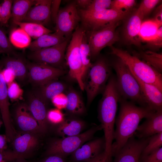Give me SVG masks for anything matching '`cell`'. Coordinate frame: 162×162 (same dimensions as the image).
<instances>
[{
	"instance_id": "cell-21",
	"label": "cell",
	"mask_w": 162,
	"mask_h": 162,
	"mask_svg": "<svg viewBox=\"0 0 162 162\" xmlns=\"http://www.w3.org/2000/svg\"><path fill=\"white\" fill-rule=\"evenodd\" d=\"M17 124L20 128L26 131H40L38 124L26 105L22 104L16 108L15 112Z\"/></svg>"
},
{
	"instance_id": "cell-22",
	"label": "cell",
	"mask_w": 162,
	"mask_h": 162,
	"mask_svg": "<svg viewBox=\"0 0 162 162\" xmlns=\"http://www.w3.org/2000/svg\"><path fill=\"white\" fill-rule=\"evenodd\" d=\"M0 62L2 67L10 70L18 80L23 81L28 78L26 62L21 58L8 56L3 58Z\"/></svg>"
},
{
	"instance_id": "cell-28",
	"label": "cell",
	"mask_w": 162,
	"mask_h": 162,
	"mask_svg": "<svg viewBox=\"0 0 162 162\" xmlns=\"http://www.w3.org/2000/svg\"><path fill=\"white\" fill-rule=\"evenodd\" d=\"M9 39L13 46L19 49L28 47L31 43V38L20 27L13 29Z\"/></svg>"
},
{
	"instance_id": "cell-31",
	"label": "cell",
	"mask_w": 162,
	"mask_h": 162,
	"mask_svg": "<svg viewBox=\"0 0 162 162\" xmlns=\"http://www.w3.org/2000/svg\"><path fill=\"white\" fill-rule=\"evenodd\" d=\"M142 59L143 61L148 64L159 73L162 72V54L150 50L141 51L134 55Z\"/></svg>"
},
{
	"instance_id": "cell-23",
	"label": "cell",
	"mask_w": 162,
	"mask_h": 162,
	"mask_svg": "<svg viewBox=\"0 0 162 162\" xmlns=\"http://www.w3.org/2000/svg\"><path fill=\"white\" fill-rule=\"evenodd\" d=\"M86 126L82 121L73 118L64 119L59 124L57 131L62 138H65L79 134Z\"/></svg>"
},
{
	"instance_id": "cell-5",
	"label": "cell",
	"mask_w": 162,
	"mask_h": 162,
	"mask_svg": "<svg viewBox=\"0 0 162 162\" xmlns=\"http://www.w3.org/2000/svg\"><path fill=\"white\" fill-rule=\"evenodd\" d=\"M86 31L83 27H77L72 35L65 56L66 64L69 68V76L71 79L77 82L82 91L84 90L81 76L82 65L80 48Z\"/></svg>"
},
{
	"instance_id": "cell-7",
	"label": "cell",
	"mask_w": 162,
	"mask_h": 162,
	"mask_svg": "<svg viewBox=\"0 0 162 162\" xmlns=\"http://www.w3.org/2000/svg\"><path fill=\"white\" fill-rule=\"evenodd\" d=\"M101 129V124L96 125L77 135L57 139L51 144L47 154L64 158L72 154L81 145L92 139L97 131Z\"/></svg>"
},
{
	"instance_id": "cell-12",
	"label": "cell",
	"mask_w": 162,
	"mask_h": 162,
	"mask_svg": "<svg viewBox=\"0 0 162 162\" xmlns=\"http://www.w3.org/2000/svg\"><path fill=\"white\" fill-rule=\"evenodd\" d=\"M149 138L136 139L133 136L115 155L114 162H140L141 154Z\"/></svg>"
},
{
	"instance_id": "cell-3",
	"label": "cell",
	"mask_w": 162,
	"mask_h": 162,
	"mask_svg": "<svg viewBox=\"0 0 162 162\" xmlns=\"http://www.w3.org/2000/svg\"><path fill=\"white\" fill-rule=\"evenodd\" d=\"M112 64L116 73L117 86L121 97L147 107L139 84L128 66L118 57Z\"/></svg>"
},
{
	"instance_id": "cell-33",
	"label": "cell",
	"mask_w": 162,
	"mask_h": 162,
	"mask_svg": "<svg viewBox=\"0 0 162 162\" xmlns=\"http://www.w3.org/2000/svg\"><path fill=\"white\" fill-rule=\"evenodd\" d=\"M162 132L149 137L148 143L144 149L141 155H148L162 147Z\"/></svg>"
},
{
	"instance_id": "cell-54",
	"label": "cell",
	"mask_w": 162,
	"mask_h": 162,
	"mask_svg": "<svg viewBox=\"0 0 162 162\" xmlns=\"http://www.w3.org/2000/svg\"><path fill=\"white\" fill-rule=\"evenodd\" d=\"M2 162H5V161H3Z\"/></svg>"
},
{
	"instance_id": "cell-37",
	"label": "cell",
	"mask_w": 162,
	"mask_h": 162,
	"mask_svg": "<svg viewBox=\"0 0 162 162\" xmlns=\"http://www.w3.org/2000/svg\"><path fill=\"white\" fill-rule=\"evenodd\" d=\"M134 0H112L110 8L118 10L129 11L136 4Z\"/></svg>"
},
{
	"instance_id": "cell-41",
	"label": "cell",
	"mask_w": 162,
	"mask_h": 162,
	"mask_svg": "<svg viewBox=\"0 0 162 162\" xmlns=\"http://www.w3.org/2000/svg\"><path fill=\"white\" fill-rule=\"evenodd\" d=\"M141 162H162V147L144 156L141 155Z\"/></svg>"
},
{
	"instance_id": "cell-38",
	"label": "cell",
	"mask_w": 162,
	"mask_h": 162,
	"mask_svg": "<svg viewBox=\"0 0 162 162\" xmlns=\"http://www.w3.org/2000/svg\"><path fill=\"white\" fill-rule=\"evenodd\" d=\"M13 46L4 31L0 28V53L10 54L13 52Z\"/></svg>"
},
{
	"instance_id": "cell-19",
	"label": "cell",
	"mask_w": 162,
	"mask_h": 162,
	"mask_svg": "<svg viewBox=\"0 0 162 162\" xmlns=\"http://www.w3.org/2000/svg\"><path fill=\"white\" fill-rule=\"evenodd\" d=\"M29 98V110L37 122L40 132H44L47 129L46 104L34 93Z\"/></svg>"
},
{
	"instance_id": "cell-29",
	"label": "cell",
	"mask_w": 162,
	"mask_h": 162,
	"mask_svg": "<svg viewBox=\"0 0 162 162\" xmlns=\"http://www.w3.org/2000/svg\"><path fill=\"white\" fill-rule=\"evenodd\" d=\"M80 52L82 65L81 76L83 81L88 70L92 65L90 48L86 32L81 42Z\"/></svg>"
},
{
	"instance_id": "cell-34",
	"label": "cell",
	"mask_w": 162,
	"mask_h": 162,
	"mask_svg": "<svg viewBox=\"0 0 162 162\" xmlns=\"http://www.w3.org/2000/svg\"><path fill=\"white\" fill-rule=\"evenodd\" d=\"M13 1L11 0H5L1 4L0 24L1 26L5 25L11 18Z\"/></svg>"
},
{
	"instance_id": "cell-44",
	"label": "cell",
	"mask_w": 162,
	"mask_h": 162,
	"mask_svg": "<svg viewBox=\"0 0 162 162\" xmlns=\"http://www.w3.org/2000/svg\"><path fill=\"white\" fill-rule=\"evenodd\" d=\"M61 0H52L50 7L51 19L55 23L59 10Z\"/></svg>"
},
{
	"instance_id": "cell-53",
	"label": "cell",
	"mask_w": 162,
	"mask_h": 162,
	"mask_svg": "<svg viewBox=\"0 0 162 162\" xmlns=\"http://www.w3.org/2000/svg\"><path fill=\"white\" fill-rule=\"evenodd\" d=\"M1 4H0V12H1Z\"/></svg>"
},
{
	"instance_id": "cell-51",
	"label": "cell",
	"mask_w": 162,
	"mask_h": 162,
	"mask_svg": "<svg viewBox=\"0 0 162 162\" xmlns=\"http://www.w3.org/2000/svg\"><path fill=\"white\" fill-rule=\"evenodd\" d=\"M6 136L0 134V152L5 151L7 148V141Z\"/></svg>"
},
{
	"instance_id": "cell-17",
	"label": "cell",
	"mask_w": 162,
	"mask_h": 162,
	"mask_svg": "<svg viewBox=\"0 0 162 162\" xmlns=\"http://www.w3.org/2000/svg\"><path fill=\"white\" fill-rule=\"evenodd\" d=\"M52 0H37L30 9L22 22H31L44 26L51 20Z\"/></svg>"
},
{
	"instance_id": "cell-43",
	"label": "cell",
	"mask_w": 162,
	"mask_h": 162,
	"mask_svg": "<svg viewBox=\"0 0 162 162\" xmlns=\"http://www.w3.org/2000/svg\"><path fill=\"white\" fill-rule=\"evenodd\" d=\"M148 45L151 48L159 49L162 46V26L158 29L154 38L148 43Z\"/></svg>"
},
{
	"instance_id": "cell-39",
	"label": "cell",
	"mask_w": 162,
	"mask_h": 162,
	"mask_svg": "<svg viewBox=\"0 0 162 162\" xmlns=\"http://www.w3.org/2000/svg\"><path fill=\"white\" fill-rule=\"evenodd\" d=\"M47 120L54 124H60L64 119V116L61 110L57 108L49 110L47 113Z\"/></svg>"
},
{
	"instance_id": "cell-30",
	"label": "cell",
	"mask_w": 162,
	"mask_h": 162,
	"mask_svg": "<svg viewBox=\"0 0 162 162\" xmlns=\"http://www.w3.org/2000/svg\"><path fill=\"white\" fill-rule=\"evenodd\" d=\"M14 24L18 26L29 36L35 40L40 36L52 32L42 25L38 24L26 22H16Z\"/></svg>"
},
{
	"instance_id": "cell-24",
	"label": "cell",
	"mask_w": 162,
	"mask_h": 162,
	"mask_svg": "<svg viewBox=\"0 0 162 162\" xmlns=\"http://www.w3.org/2000/svg\"><path fill=\"white\" fill-rule=\"evenodd\" d=\"M67 39L56 32L45 34L31 42L28 48L34 52L60 44Z\"/></svg>"
},
{
	"instance_id": "cell-11",
	"label": "cell",
	"mask_w": 162,
	"mask_h": 162,
	"mask_svg": "<svg viewBox=\"0 0 162 162\" xmlns=\"http://www.w3.org/2000/svg\"><path fill=\"white\" fill-rule=\"evenodd\" d=\"M28 78L34 85L39 86L64 75L65 71L48 64L26 62Z\"/></svg>"
},
{
	"instance_id": "cell-18",
	"label": "cell",
	"mask_w": 162,
	"mask_h": 162,
	"mask_svg": "<svg viewBox=\"0 0 162 162\" xmlns=\"http://www.w3.org/2000/svg\"><path fill=\"white\" fill-rule=\"evenodd\" d=\"M135 78L139 84L146 107L153 111L162 110V92L156 86Z\"/></svg>"
},
{
	"instance_id": "cell-40",
	"label": "cell",
	"mask_w": 162,
	"mask_h": 162,
	"mask_svg": "<svg viewBox=\"0 0 162 162\" xmlns=\"http://www.w3.org/2000/svg\"><path fill=\"white\" fill-rule=\"evenodd\" d=\"M7 85L9 98L13 100H16L19 99L22 95L23 91L16 83L13 81Z\"/></svg>"
},
{
	"instance_id": "cell-14",
	"label": "cell",
	"mask_w": 162,
	"mask_h": 162,
	"mask_svg": "<svg viewBox=\"0 0 162 162\" xmlns=\"http://www.w3.org/2000/svg\"><path fill=\"white\" fill-rule=\"evenodd\" d=\"M146 118L134 134L138 139L147 138L162 132V110L152 111Z\"/></svg>"
},
{
	"instance_id": "cell-35",
	"label": "cell",
	"mask_w": 162,
	"mask_h": 162,
	"mask_svg": "<svg viewBox=\"0 0 162 162\" xmlns=\"http://www.w3.org/2000/svg\"><path fill=\"white\" fill-rule=\"evenodd\" d=\"M161 1L160 0H143L141 2L137 10L144 18L149 14Z\"/></svg>"
},
{
	"instance_id": "cell-25",
	"label": "cell",
	"mask_w": 162,
	"mask_h": 162,
	"mask_svg": "<svg viewBox=\"0 0 162 162\" xmlns=\"http://www.w3.org/2000/svg\"><path fill=\"white\" fill-rule=\"evenodd\" d=\"M67 103L65 109L67 112L74 115H80L86 112L83 101L79 94L75 90L70 88L66 94Z\"/></svg>"
},
{
	"instance_id": "cell-36",
	"label": "cell",
	"mask_w": 162,
	"mask_h": 162,
	"mask_svg": "<svg viewBox=\"0 0 162 162\" xmlns=\"http://www.w3.org/2000/svg\"><path fill=\"white\" fill-rule=\"evenodd\" d=\"M111 2V0H92L90 5L85 10L89 11L98 12L110 9Z\"/></svg>"
},
{
	"instance_id": "cell-48",
	"label": "cell",
	"mask_w": 162,
	"mask_h": 162,
	"mask_svg": "<svg viewBox=\"0 0 162 162\" xmlns=\"http://www.w3.org/2000/svg\"><path fill=\"white\" fill-rule=\"evenodd\" d=\"M41 162H65L64 158L57 155H52Z\"/></svg>"
},
{
	"instance_id": "cell-20",
	"label": "cell",
	"mask_w": 162,
	"mask_h": 162,
	"mask_svg": "<svg viewBox=\"0 0 162 162\" xmlns=\"http://www.w3.org/2000/svg\"><path fill=\"white\" fill-rule=\"evenodd\" d=\"M38 87V89L33 93L46 104L51 101L56 95L63 93L66 88L64 83L57 79Z\"/></svg>"
},
{
	"instance_id": "cell-9",
	"label": "cell",
	"mask_w": 162,
	"mask_h": 162,
	"mask_svg": "<svg viewBox=\"0 0 162 162\" xmlns=\"http://www.w3.org/2000/svg\"><path fill=\"white\" fill-rule=\"evenodd\" d=\"M80 20L75 2H72L59 9L55 22V32L66 38H70Z\"/></svg>"
},
{
	"instance_id": "cell-15",
	"label": "cell",
	"mask_w": 162,
	"mask_h": 162,
	"mask_svg": "<svg viewBox=\"0 0 162 162\" xmlns=\"http://www.w3.org/2000/svg\"><path fill=\"white\" fill-rule=\"evenodd\" d=\"M105 149L104 136L83 144L72 154V158L75 162H87L101 153Z\"/></svg>"
},
{
	"instance_id": "cell-26",
	"label": "cell",
	"mask_w": 162,
	"mask_h": 162,
	"mask_svg": "<svg viewBox=\"0 0 162 162\" xmlns=\"http://www.w3.org/2000/svg\"><path fill=\"white\" fill-rule=\"evenodd\" d=\"M35 0H16L13 1L11 18L14 23L22 22L30 8L35 3Z\"/></svg>"
},
{
	"instance_id": "cell-13",
	"label": "cell",
	"mask_w": 162,
	"mask_h": 162,
	"mask_svg": "<svg viewBox=\"0 0 162 162\" xmlns=\"http://www.w3.org/2000/svg\"><path fill=\"white\" fill-rule=\"evenodd\" d=\"M144 18L137 9L130 13L125 19L123 35L130 44L139 46L142 41L140 32Z\"/></svg>"
},
{
	"instance_id": "cell-49",
	"label": "cell",
	"mask_w": 162,
	"mask_h": 162,
	"mask_svg": "<svg viewBox=\"0 0 162 162\" xmlns=\"http://www.w3.org/2000/svg\"><path fill=\"white\" fill-rule=\"evenodd\" d=\"M14 157L13 154L6 151L0 152V162L3 161L7 162V161L11 160Z\"/></svg>"
},
{
	"instance_id": "cell-45",
	"label": "cell",
	"mask_w": 162,
	"mask_h": 162,
	"mask_svg": "<svg viewBox=\"0 0 162 162\" xmlns=\"http://www.w3.org/2000/svg\"><path fill=\"white\" fill-rule=\"evenodd\" d=\"M2 73L7 85L13 81L15 76L10 70L4 68L2 70Z\"/></svg>"
},
{
	"instance_id": "cell-8",
	"label": "cell",
	"mask_w": 162,
	"mask_h": 162,
	"mask_svg": "<svg viewBox=\"0 0 162 162\" xmlns=\"http://www.w3.org/2000/svg\"><path fill=\"white\" fill-rule=\"evenodd\" d=\"M120 21L115 22L95 30L89 32L88 43L92 58H95L105 47L112 46L119 39L116 29Z\"/></svg>"
},
{
	"instance_id": "cell-42",
	"label": "cell",
	"mask_w": 162,
	"mask_h": 162,
	"mask_svg": "<svg viewBox=\"0 0 162 162\" xmlns=\"http://www.w3.org/2000/svg\"><path fill=\"white\" fill-rule=\"evenodd\" d=\"M51 101L56 108L61 110L65 109L67 103L66 95L61 93L55 96Z\"/></svg>"
},
{
	"instance_id": "cell-16",
	"label": "cell",
	"mask_w": 162,
	"mask_h": 162,
	"mask_svg": "<svg viewBox=\"0 0 162 162\" xmlns=\"http://www.w3.org/2000/svg\"><path fill=\"white\" fill-rule=\"evenodd\" d=\"M0 62V110L5 129L6 136L12 138L15 131L12 124L9 111V102L8 94L7 85L2 74Z\"/></svg>"
},
{
	"instance_id": "cell-1",
	"label": "cell",
	"mask_w": 162,
	"mask_h": 162,
	"mask_svg": "<svg viewBox=\"0 0 162 162\" xmlns=\"http://www.w3.org/2000/svg\"><path fill=\"white\" fill-rule=\"evenodd\" d=\"M119 102L120 110L115 120L116 128L114 133L115 141L112 146V156H114L134 135L141 120L154 111L147 107L137 106L135 103L121 97Z\"/></svg>"
},
{
	"instance_id": "cell-52",
	"label": "cell",
	"mask_w": 162,
	"mask_h": 162,
	"mask_svg": "<svg viewBox=\"0 0 162 162\" xmlns=\"http://www.w3.org/2000/svg\"><path fill=\"white\" fill-rule=\"evenodd\" d=\"M2 124V121H1L0 119V128L1 127V125Z\"/></svg>"
},
{
	"instance_id": "cell-47",
	"label": "cell",
	"mask_w": 162,
	"mask_h": 162,
	"mask_svg": "<svg viewBox=\"0 0 162 162\" xmlns=\"http://www.w3.org/2000/svg\"><path fill=\"white\" fill-rule=\"evenodd\" d=\"M87 162H109L105 150Z\"/></svg>"
},
{
	"instance_id": "cell-50",
	"label": "cell",
	"mask_w": 162,
	"mask_h": 162,
	"mask_svg": "<svg viewBox=\"0 0 162 162\" xmlns=\"http://www.w3.org/2000/svg\"><path fill=\"white\" fill-rule=\"evenodd\" d=\"M91 0H77L75 1L77 6L80 7V9H86L91 4Z\"/></svg>"
},
{
	"instance_id": "cell-27",
	"label": "cell",
	"mask_w": 162,
	"mask_h": 162,
	"mask_svg": "<svg viewBox=\"0 0 162 162\" xmlns=\"http://www.w3.org/2000/svg\"><path fill=\"white\" fill-rule=\"evenodd\" d=\"M38 140L34 135L26 133L19 135L14 140V146L18 153H26L35 147L38 143Z\"/></svg>"
},
{
	"instance_id": "cell-32",
	"label": "cell",
	"mask_w": 162,
	"mask_h": 162,
	"mask_svg": "<svg viewBox=\"0 0 162 162\" xmlns=\"http://www.w3.org/2000/svg\"><path fill=\"white\" fill-rule=\"evenodd\" d=\"M160 27L152 19L143 21L140 32L141 41H146L148 43L152 40Z\"/></svg>"
},
{
	"instance_id": "cell-2",
	"label": "cell",
	"mask_w": 162,
	"mask_h": 162,
	"mask_svg": "<svg viewBox=\"0 0 162 162\" xmlns=\"http://www.w3.org/2000/svg\"><path fill=\"white\" fill-rule=\"evenodd\" d=\"M111 53L120 59L134 76L145 83L153 85L162 92V75L152 66L128 51L110 46Z\"/></svg>"
},
{
	"instance_id": "cell-10",
	"label": "cell",
	"mask_w": 162,
	"mask_h": 162,
	"mask_svg": "<svg viewBox=\"0 0 162 162\" xmlns=\"http://www.w3.org/2000/svg\"><path fill=\"white\" fill-rule=\"evenodd\" d=\"M70 38L56 45L32 52L29 54L28 58L34 62L62 69L65 59V52Z\"/></svg>"
},
{
	"instance_id": "cell-4",
	"label": "cell",
	"mask_w": 162,
	"mask_h": 162,
	"mask_svg": "<svg viewBox=\"0 0 162 162\" xmlns=\"http://www.w3.org/2000/svg\"><path fill=\"white\" fill-rule=\"evenodd\" d=\"M110 74L109 64L105 58H100L92 64L83 80L84 90L87 94L88 105L104 90Z\"/></svg>"
},
{
	"instance_id": "cell-6",
	"label": "cell",
	"mask_w": 162,
	"mask_h": 162,
	"mask_svg": "<svg viewBox=\"0 0 162 162\" xmlns=\"http://www.w3.org/2000/svg\"><path fill=\"white\" fill-rule=\"evenodd\" d=\"M85 29L89 32L98 29L109 24L124 20L129 11L109 9L98 12L80 9L78 11Z\"/></svg>"
},
{
	"instance_id": "cell-46",
	"label": "cell",
	"mask_w": 162,
	"mask_h": 162,
	"mask_svg": "<svg viewBox=\"0 0 162 162\" xmlns=\"http://www.w3.org/2000/svg\"><path fill=\"white\" fill-rule=\"evenodd\" d=\"M160 27L162 26V6H159L155 10L154 16L152 19Z\"/></svg>"
}]
</instances>
